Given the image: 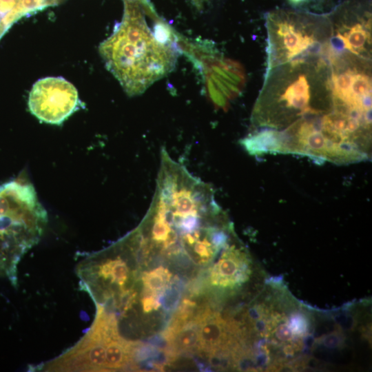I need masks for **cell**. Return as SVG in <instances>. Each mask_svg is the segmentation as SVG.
<instances>
[{
	"label": "cell",
	"instance_id": "cell-1",
	"mask_svg": "<svg viewBox=\"0 0 372 372\" xmlns=\"http://www.w3.org/2000/svg\"><path fill=\"white\" fill-rule=\"evenodd\" d=\"M125 3L122 22L99 50L107 68L133 96L174 68L175 37L169 27L159 21L153 31L148 27L144 13L150 17L156 13L148 0H125Z\"/></svg>",
	"mask_w": 372,
	"mask_h": 372
},
{
	"label": "cell",
	"instance_id": "cell-2",
	"mask_svg": "<svg viewBox=\"0 0 372 372\" xmlns=\"http://www.w3.org/2000/svg\"><path fill=\"white\" fill-rule=\"evenodd\" d=\"M47 221L31 184L12 180L0 186V277L15 284L20 260L39 242Z\"/></svg>",
	"mask_w": 372,
	"mask_h": 372
},
{
	"label": "cell",
	"instance_id": "cell-3",
	"mask_svg": "<svg viewBox=\"0 0 372 372\" xmlns=\"http://www.w3.org/2000/svg\"><path fill=\"white\" fill-rule=\"evenodd\" d=\"M189 57L200 68L209 99L219 108L226 109L236 97L245 79L242 66L216 55L209 46L190 43L186 48Z\"/></svg>",
	"mask_w": 372,
	"mask_h": 372
},
{
	"label": "cell",
	"instance_id": "cell-4",
	"mask_svg": "<svg viewBox=\"0 0 372 372\" xmlns=\"http://www.w3.org/2000/svg\"><path fill=\"white\" fill-rule=\"evenodd\" d=\"M80 101L74 85L61 77L37 81L29 95L30 112L39 120L59 125L79 108Z\"/></svg>",
	"mask_w": 372,
	"mask_h": 372
},
{
	"label": "cell",
	"instance_id": "cell-5",
	"mask_svg": "<svg viewBox=\"0 0 372 372\" xmlns=\"http://www.w3.org/2000/svg\"><path fill=\"white\" fill-rule=\"evenodd\" d=\"M214 265L211 272V283L223 288H233L247 281L250 273L249 260L243 247L229 243Z\"/></svg>",
	"mask_w": 372,
	"mask_h": 372
},
{
	"label": "cell",
	"instance_id": "cell-6",
	"mask_svg": "<svg viewBox=\"0 0 372 372\" xmlns=\"http://www.w3.org/2000/svg\"><path fill=\"white\" fill-rule=\"evenodd\" d=\"M276 34L281 41V48L286 53V60L292 66L304 63V57L316 55L320 51V44L313 36L304 34L295 25L287 21L278 23Z\"/></svg>",
	"mask_w": 372,
	"mask_h": 372
},
{
	"label": "cell",
	"instance_id": "cell-7",
	"mask_svg": "<svg viewBox=\"0 0 372 372\" xmlns=\"http://www.w3.org/2000/svg\"><path fill=\"white\" fill-rule=\"evenodd\" d=\"M199 322L198 349L210 353L225 349L229 344L227 324L217 313L205 309L197 316Z\"/></svg>",
	"mask_w": 372,
	"mask_h": 372
},
{
	"label": "cell",
	"instance_id": "cell-8",
	"mask_svg": "<svg viewBox=\"0 0 372 372\" xmlns=\"http://www.w3.org/2000/svg\"><path fill=\"white\" fill-rule=\"evenodd\" d=\"M199 322L197 316L185 323L169 344L174 353L190 352L198 347Z\"/></svg>",
	"mask_w": 372,
	"mask_h": 372
},
{
	"label": "cell",
	"instance_id": "cell-9",
	"mask_svg": "<svg viewBox=\"0 0 372 372\" xmlns=\"http://www.w3.org/2000/svg\"><path fill=\"white\" fill-rule=\"evenodd\" d=\"M171 277V273L163 267L144 272L142 275V281L145 287L143 295L157 296L169 283Z\"/></svg>",
	"mask_w": 372,
	"mask_h": 372
},
{
	"label": "cell",
	"instance_id": "cell-10",
	"mask_svg": "<svg viewBox=\"0 0 372 372\" xmlns=\"http://www.w3.org/2000/svg\"><path fill=\"white\" fill-rule=\"evenodd\" d=\"M342 35L347 50L357 55L364 52L365 44L369 42V32L364 25L360 23L352 25Z\"/></svg>",
	"mask_w": 372,
	"mask_h": 372
},
{
	"label": "cell",
	"instance_id": "cell-11",
	"mask_svg": "<svg viewBox=\"0 0 372 372\" xmlns=\"http://www.w3.org/2000/svg\"><path fill=\"white\" fill-rule=\"evenodd\" d=\"M142 307L144 312L148 313L153 309H158L161 303L156 296L153 295H144L141 300Z\"/></svg>",
	"mask_w": 372,
	"mask_h": 372
},
{
	"label": "cell",
	"instance_id": "cell-12",
	"mask_svg": "<svg viewBox=\"0 0 372 372\" xmlns=\"http://www.w3.org/2000/svg\"><path fill=\"white\" fill-rule=\"evenodd\" d=\"M288 1L293 4L298 5V4L303 3L304 2H306L307 0H288Z\"/></svg>",
	"mask_w": 372,
	"mask_h": 372
},
{
	"label": "cell",
	"instance_id": "cell-13",
	"mask_svg": "<svg viewBox=\"0 0 372 372\" xmlns=\"http://www.w3.org/2000/svg\"><path fill=\"white\" fill-rule=\"evenodd\" d=\"M192 1L196 5V6L201 7L203 6V3L207 0H192Z\"/></svg>",
	"mask_w": 372,
	"mask_h": 372
}]
</instances>
